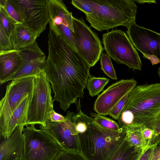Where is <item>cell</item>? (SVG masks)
<instances>
[{
    "mask_svg": "<svg viewBox=\"0 0 160 160\" xmlns=\"http://www.w3.org/2000/svg\"><path fill=\"white\" fill-rule=\"evenodd\" d=\"M0 7H2L17 23H22L18 13L11 0H0Z\"/></svg>",
    "mask_w": 160,
    "mask_h": 160,
    "instance_id": "cell-27",
    "label": "cell"
},
{
    "mask_svg": "<svg viewBox=\"0 0 160 160\" xmlns=\"http://www.w3.org/2000/svg\"><path fill=\"white\" fill-rule=\"evenodd\" d=\"M150 128L154 131V136L152 141L156 136L160 133V112L156 117L154 123Z\"/></svg>",
    "mask_w": 160,
    "mask_h": 160,
    "instance_id": "cell-33",
    "label": "cell"
},
{
    "mask_svg": "<svg viewBox=\"0 0 160 160\" xmlns=\"http://www.w3.org/2000/svg\"><path fill=\"white\" fill-rule=\"evenodd\" d=\"M126 32L135 48L152 65L160 63V33L140 26L136 22L127 28Z\"/></svg>",
    "mask_w": 160,
    "mask_h": 160,
    "instance_id": "cell-11",
    "label": "cell"
},
{
    "mask_svg": "<svg viewBox=\"0 0 160 160\" xmlns=\"http://www.w3.org/2000/svg\"><path fill=\"white\" fill-rule=\"evenodd\" d=\"M13 49L11 38L0 27V51H7Z\"/></svg>",
    "mask_w": 160,
    "mask_h": 160,
    "instance_id": "cell-29",
    "label": "cell"
},
{
    "mask_svg": "<svg viewBox=\"0 0 160 160\" xmlns=\"http://www.w3.org/2000/svg\"><path fill=\"white\" fill-rule=\"evenodd\" d=\"M143 125H135L123 128L126 131L125 139L132 146L137 148H143L147 145L142 133Z\"/></svg>",
    "mask_w": 160,
    "mask_h": 160,
    "instance_id": "cell-21",
    "label": "cell"
},
{
    "mask_svg": "<svg viewBox=\"0 0 160 160\" xmlns=\"http://www.w3.org/2000/svg\"><path fill=\"white\" fill-rule=\"evenodd\" d=\"M48 9L50 20L56 26L63 24L74 32L73 17L62 1L49 0Z\"/></svg>",
    "mask_w": 160,
    "mask_h": 160,
    "instance_id": "cell-18",
    "label": "cell"
},
{
    "mask_svg": "<svg viewBox=\"0 0 160 160\" xmlns=\"http://www.w3.org/2000/svg\"><path fill=\"white\" fill-rule=\"evenodd\" d=\"M24 58L19 50L0 51V83L7 82L22 68Z\"/></svg>",
    "mask_w": 160,
    "mask_h": 160,
    "instance_id": "cell-16",
    "label": "cell"
},
{
    "mask_svg": "<svg viewBox=\"0 0 160 160\" xmlns=\"http://www.w3.org/2000/svg\"></svg>",
    "mask_w": 160,
    "mask_h": 160,
    "instance_id": "cell-39",
    "label": "cell"
},
{
    "mask_svg": "<svg viewBox=\"0 0 160 160\" xmlns=\"http://www.w3.org/2000/svg\"><path fill=\"white\" fill-rule=\"evenodd\" d=\"M137 84V82L133 79H122L112 83L98 96L94 105V111L102 115H109L117 103Z\"/></svg>",
    "mask_w": 160,
    "mask_h": 160,
    "instance_id": "cell-13",
    "label": "cell"
},
{
    "mask_svg": "<svg viewBox=\"0 0 160 160\" xmlns=\"http://www.w3.org/2000/svg\"><path fill=\"white\" fill-rule=\"evenodd\" d=\"M157 144L158 146L160 147V133L156 136L151 141L150 144Z\"/></svg>",
    "mask_w": 160,
    "mask_h": 160,
    "instance_id": "cell-36",
    "label": "cell"
},
{
    "mask_svg": "<svg viewBox=\"0 0 160 160\" xmlns=\"http://www.w3.org/2000/svg\"><path fill=\"white\" fill-rule=\"evenodd\" d=\"M50 119L52 122H59L64 121L66 118L62 115L53 110L50 113Z\"/></svg>",
    "mask_w": 160,
    "mask_h": 160,
    "instance_id": "cell-34",
    "label": "cell"
},
{
    "mask_svg": "<svg viewBox=\"0 0 160 160\" xmlns=\"http://www.w3.org/2000/svg\"><path fill=\"white\" fill-rule=\"evenodd\" d=\"M134 1L138 2L140 3H155L156 2V1H147V0H134Z\"/></svg>",
    "mask_w": 160,
    "mask_h": 160,
    "instance_id": "cell-37",
    "label": "cell"
},
{
    "mask_svg": "<svg viewBox=\"0 0 160 160\" xmlns=\"http://www.w3.org/2000/svg\"><path fill=\"white\" fill-rule=\"evenodd\" d=\"M129 93L127 94L122 98L110 112L109 115L114 119L117 121L118 120L119 117L126 104Z\"/></svg>",
    "mask_w": 160,
    "mask_h": 160,
    "instance_id": "cell-28",
    "label": "cell"
},
{
    "mask_svg": "<svg viewBox=\"0 0 160 160\" xmlns=\"http://www.w3.org/2000/svg\"><path fill=\"white\" fill-rule=\"evenodd\" d=\"M17 24L18 23L9 16L5 9L0 7V27L10 38Z\"/></svg>",
    "mask_w": 160,
    "mask_h": 160,
    "instance_id": "cell-24",
    "label": "cell"
},
{
    "mask_svg": "<svg viewBox=\"0 0 160 160\" xmlns=\"http://www.w3.org/2000/svg\"><path fill=\"white\" fill-rule=\"evenodd\" d=\"M157 146V144H153L148 145L139 160H149L153 152Z\"/></svg>",
    "mask_w": 160,
    "mask_h": 160,
    "instance_id": "cell-32",
    "label": "cell"
},
{
    "mask_svg": "<svg viewBox=\"0 0 160 160\" xmlns=\"http://www.w3.org/2000/svg\"><path fill=\"white\" fill-rule=\"evenodd\" d=\"M34 87L27 113L26 125H46L53 110L51 87L43 68L34 77ZM25 125V126H26Z\"/></svg>",
    "mask_w": 160,
    "mask_h": 160,
    "instance_id": "cell-5",
    "label": "cell"
},
{
    "mask_svg": "<svg viewBox=\"0 0 160 160\" xmlns=\"http://www.w3.org/2000/svg\"><path fill=\"white\" fill-rule=\"evenodd\" d=\"M160 112V83L136 86L129 93L118 120L122 128L135 125L150 128Z\"/></svg>",
    "mask_w": 160,
    "mask_h": 160,
    "instance_id": "cell-2",
    "label": "cell"
},
{
    "mask_svg": "<svg viewBox=\"0 0 160 160\" xmlns=\"http://www.w3.org/2000/svg\"><path fill=\"white\" fill-rule=\"evenodd\" d=\"M22 124L14 129L10 137L1 140L0 160H22L24 154L25 138Z\"/></svg>",
    "mask_w": 160,
    "mask_h": 160,
    "instance_id": "cell-15",
    "label": "cell"
},
{
    "mask_svg": "<svg viewBox=\"0 0 160 160\" xmlns=\"http://www.w3.org/2000/svg\"><path fill=\"white\" fill-rule=\"evenodd\" d=\"M149 160H160V147L157 146L155 148Z\"/></svg>",
    "mask_w": 160,
    "mask_h": 160,
    "instance_id": "cell-35",
    "label": "cell"
},
{
    "mask_svg": "<svg viewBox=\"0 0 160 160\" xmlns=\"http://www.w3.org/2000/svg\"><path fill=\"white\" fill-rule=\"evenodd\" d=\"M158 76L159 77V78H160V66L159 67V68L158 69Z\"/></svg>",
    "mask_w": 160,
    "mask_h": 160,
    "instance_id": "cell-38",
    "label": "cell"
},
{
    "mask_svg": "<svg viewBox=\"0 0 160 160\" xmlns=\"http://www.w3.org/2000/svg\"><path fill=\"white\" fill-rule=\"evenodd\" d=\"M48 55L43 69L58 102L65 112L82 98L91 67L58 34L49 29Z\"/></svg>",
    "mask_w": 160,
    "mask_h": 160,
    "instance_id": "cell-1",
    "label": "cell"
},
{
    "mask_svg": "<svg viewBox=\"0 0 160 160\" xmlns=\"http://www.w3.org/2000/svg\"><path fill=\"white\" fill-rule=\"evenodd\" d=\"M102 40L107 54L117 63L125 64L134 70H141L139 54L124 32L112 30L103 34Z\"/></svg>",
    "mask_w": 160,
    "mask_h": 160,
    "instance_id": "cell-6",
    "label": "cell"
},
{
    "mask_svg": "<svg viewBox=\"0 0 160 160\" xmlns=\"http://www.w3.org/2000/svg\"><path fill=\"white\" fill-rule=\"evenodd\" d=\"M54 160H87L82 154L61 150Z\"/></svg>",
    "mask_w": 160,
    "mask_h": 160,
    "instance_id": "cell-30",
    "label": "cell"
},
{
    "mask_svg": "<svg viewBox=\"0 0 160 160\" xmlns=\"http://www.w3.org/2000/svg\"><path fill=\"white\" fill-rule=\"evenodd\" d=\"M142 131L143 138L147 145H150L154 136L153 130L143 125Z\"/></svg>",
    "mask_w": 160,
    "mask_h": 160,
    "instance_id": "cell-31",
    "label": "cell"
},
{
    "mask_svg": "<svg viewBox=\"0 0 160 160\" xmlns=\"http://www.w3.org/2000/svg\"><path fill=\"white\" fill-rule=\"evenodd\" d=\"M34 125H26L23 134L25 138L22 160H54L61 147L51 137Z\"/></svg>",
    "mask_w": 160,
    "mask_h": 160,
    "instance_id": "cell-7",
    "label": "cell"
},
{
    "mask_svg": "<svg viewBox=\"0 0 160 160\" xmlns=\"http://www.w3.org/2000/svg\"><path fill=\"white\" fill-rule=\"evenodd\" d=\"M32 93L27 95L11 117L0 128V138L5 139L8 138L16 127L22 124L26 125L28 108Z\"/></svg>",
    "mask_w": 160,
    "mask_h": 160,
    "instance_id": "cell-17",
    "label": "cell"
},
{
    "mask_svg": "<svg viewBox=\"0 0 160 160\" xmlns=\"http://www.w3.org/2000/svg\"><path fill=\"white\" fill-rule=\"evenodd\" d=\"M73 23L76 50L91 67L94 66L99 60L103 50L100 39L83 18L73 17Z\"/></svg>",
    "mask_w": 160,
    "mask_h": 160,
    "instance_id": "cell-8",
    "label": "cell"
},
{
    "mask_svg": "<svg viewBox=\"0 0 160 160\" xmlns=\"http://www.w3.org/2000/svg\"><path fill=\"white\" fill-rule=\"evenodd\" d=\"M77 113L87 125L86 131L78 133L81 154L87 160H109L125 139V130L115 131L103 128L81 110L77 103Z\"/></svg>",
    "mask_w": 160,
    "mask_h": 160,
    "instance_id": "cell-3",
    "label": "cell"
},
{
    "mask_svg": "<svg viewBox=\"0 0 160 160\" xmlns=\"http://www.w3.org/2000/svg\"><path fill=\"white\" fill-rule=\"evenodd\" d=\"M109 81V79L104 77L97 78L90 75L86 84L89 95L93 97L98 95Z\"/></svg>",
    "mask_w": 160,
    "mask_h": 160,
    "instance_id": "cell-22",
    "label": "cell"
},
{
    "mask_svg": "<svg viewBox=\"0 0 160 160\" xmlns=\"http://www.w3.org/2000/svg\"><path fill=\"white\" fill-rule=\"evenodd\" d=\"M100 62L101 69L104 73L113 80H117L118 78L110 58L107 54L102 53L100 57Z\"/></svg>",
    "mask_w": 160,
    "mask_h": 160,
    "instance_id": "cell-25",
    "label": "cell"
},
{
    "mask_svg": "<svg viewBox=\"0 0 160 160\" xmlns=\"http://www.w3.org/2000/svg\"><path fill=\"white\" fill-rule=\"evenodd\" d=\"M93 12L86 15L91 26L99 31L119 26L128 28L135 22L137 6L134 0H94Z\"/></svg>",
    "mask_w": 160,
    "mask_h": 160,
    "instance_id": "cell-4",
    "label": "cell"
},
{
    "mask_svg": "<svg viewBox=\"0 0 160 160\" xmlns=\"http://www.w3.org/2000/svg\"><path fill=\"white\" fill-rule=\"evenodd\" d=\"M22 23L31 29L38 37L46 29L50 20L48 0H11Z\"/></svg>",
    "mask_w": 160,
    "mask_h": 160,
    "instance_id": "cell-9",
    "label": "cell"
},
{
    "mask_svg": "<svg viewBox=\"0 0 160 160\" xmlns=\"http://www.w3.org/2000/svg\"><path fill=\"white\" fill-rule=\"evenodd\" d=\"M38 36L31 29L22 23L15 25L10 38L13 49L20 50L33 44Z\"/></svg>",
    "mask_w": 160,
    "mask_h": 160,
    "instance_id": "cell-19",
    "label": "cell"
},
{
    "mask_svg": "<svg viewBox=\"0 0 160 160\" xmlns=\"http://www.w3.org/2000/svg\"><path fill=\"white\" fill-rule=\"evenodd\" d=\"M147 146L136 148L125 139L109 160H139Z\"/></svg>",
    "mask_w": 160,
    "mask_h": 160,
    "instance_id": "cell-20",
    "label": "cell"
},
{
    "mask_svg": "<svg viewBox=\"0 0 160 160\" xmlns=\"http://www.w3.org/2000/svg\"><path fill=\"white\" fill-rule=\"evenodd\" d=\"M65 118L66 119L63 122H53L50 120L45 126L40 125V129L56 142L62 150L81 154L78 133L69 111L67 112Z\"/></svg>",
    "mask_w": 160,
    "mask_h": 160,
    "instance_id": "cell-12",
    "label": "cell"
},
{
    "mask_svg": "<svg viewBox=\"0 0 160 160\" xmlns=\"http://www.w3.org/2000/svg\"><path fill=\"white\" fill-rule=\"evenodd\" d=\"M19 50L24 58V64L8 81L34 76L41 69L43 68L46 57L36 41L32 45Z\"/></svg>",
    "mask_w": 160,
    "mask_h": 160,
    "instance_id": "cell-14",
    "label": "cell"
},
{
    "mask_svg": "<svg viewBox=\"0 0 160 160\" xmlns=\"http://www.w3.org/2000/svg\"><path fill=\"white\" fill-rule=\"evenodd\" d=\"M90 114L93 118L94 121L103 128L115 131H119L122 128L118 123L111 119L93 112H90Z\"/></svg>",
    "mask_w": 160,
    "mask_h": 160,
    "instance_id": "cell-23",
    "label": "cell"
},
{
    "mask_svg": "<svg viewBox=\"0 0 160 160\" xmlns=\"http://www.w3.org/2000/svg\"><path fill=\"white\" fill-rule=\"evenodd\" d=\"M34 77L13 80L7 86L5 95L0 101V128L27 95L33 92Z\"/></svg>",
    "mask_w": 160,
    "mask_h": 160,
    "instance_id": "cell-10",
    "label": "cell"
},
{
    "mask_svg": "<svg viewBox=\"0 0 160 160\" xmlns=\"http://www.w3.org/2000/svg\"><path fill=\"white\" fill-rule=\"evenodd\" d=\"M71 3L76 8L82 11L85 15L92 13L94 9L95 3L94 0H73Z\"/></svg>",
    "mask_w": 160,
    "mask_h": 160,
    "instance_id": "cell-26",
    "label": "cell"
}]
</instances>
